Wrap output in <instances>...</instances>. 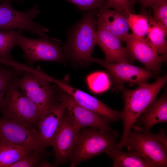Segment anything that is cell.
<instances>
[{"mask_svg": "<svg viewBox=\"0 0 167 167\" xmlns=\"http://www.w3.org/2000/svg\"><path fill=\"white\" fill-rule=\"evenodd\" d=\"M167 81V75L157 77L151 84L138 85L137 88L129 90L123 87L120 91L122 94L124 107L120 112V119L123 122V130L121 140L116 148L121 149L125 147L131 130L137 119L156 99Z\"/></svg>", "mask_w": 167, "mask_h": 167, "instance_id": "6da1fadb", "label": "cell"}, {"mask_svg": "<svg viewBox=\"0 0 167 167\" xmlns=\"http://www.w3.org/2000/svg\"><path fill=\"white\" fill-rule=\"evenodd\" d=\"M97 10L86 11L69 31L67 41L62 47L66 58L82 65L91 63L96 42Z\"/></svg>", "mask_w": 167, "mask_h": 167, "instance_id": "7a4b0ae2", "label": "cell"}, {"mask_svg": "<svg viewBox=\"0 0 167 167\" xmlns=\"http://www.w3.org/2000/svg\"><path fill=\"white\" fill-rule=\"evenodd\" d=\"M38 67L35 72L22 69L11 82L36 105L41 114L57 101V88Z\"/></svg>", "mask_w": 167, "mask_h": 167, "instance_id": "3957f363", "label": "cell"}, {"mask_svg": "<svg viewBox=\"0 0 167 167\" xmlns=\"http://www.w3.org/2000/svg\"><path fill=\"white\" fill-rule=\"evenodd\" d=\"M118 133L94 128H83L69 158L71 165L90 159L116 147Z\"/></svg>", "mask_w": 167, "mask_h": 167, "instance_id": "277c9868", "label": "cell"}, {"mask_svg": "<svg viewBox=\"0 0 167 167\" xmlns=\"http://www.w3.org/2000/svg\"><path fill=\"white\" fill-rule=\"evenodd\" d=\"M134 130L130 132L125 146L128 151L137 152L145 161L159 167H166L167 137L163 130L152 134Z\"/></svg>", "mask_w": 167, "mask_h": 167, "instance_id": "5b68a950", "label": "cell"}, {"mask_svg": "<svg viewBox=\"0 0 167 167\" xmlns=\"http://www.w3.org/2000/svg\"><path fill=\"white\" fill-rule=\"evenodd\" d=\"M6 118L26 126L38 123L41 114L34 103L11 81L0 106Z\"/></svg>", "mask_w": 167, "mask_h": 167, "instance_id": "8992f818", "label": "cell"}, {"mask_svg": "<svg viewBox=\"0 0 167 167\" xmlns=\"http://www.w3.org/2000/svg\"><path fill=\"white\" fill-rule=\"evenodd\" d=\"M38 4L25 12L15 10L10 1L0 3V30L28 31L43 38L50 39L47 34L49 29L35 22L34 19L40 12Z\"/></svg>", "mask_w": 167, "mask_h": 167, "instance_id": "52a82bcc", "label": "cell"}, {"mask_svg": "<svg viewBox=\"0 0 167 167\" xmlns=\"http://www.w3.org/2000/svg\"><path fill=\"white\" fill-rule=\"evenodd\" d=\"M61 42L54 38L32 39L22 34L17 45L23 50L27 63L31 65L40 61L63 62L66 58L60 46Z\"/></svg>", "mask_w": 167, "mask_h": 167, "instance_id": "ba28073f", "label": "cell"}, {"mask_svg": "<svg viewBox=\"0 0 167 167\" xmlns=\"http://www.w3.org/2000/svg\"><path fill=\"white\" fill-rule=\"evenodd\" d=\"M90 62L97 63L105 69L113 82V89L116 91H120L124 83H129L131 85L146 83L156 76L151 71L128 62H108L92 57Z\"/></svg>", "mask_w": 167, "mask_h": 167, "instance_id": "9c48e42d", "label": "cell"}, {"mask_svg": "<svg viewBox=\"0 0 167 167\" xmlns=\"http://www.w3.org/2000/svg\"><path fill=\"white\" fill-rule=\"evenodd\" d=\"M57 99L65 102L66 111L73 122L81 129L88 127L94 128L118 133L116 131L111 128L109 120L80 105L71 96L58 87Z\"/></svg>", "mask_w": 167, "mask_h": 167, "instance_id": "30bf717a", "label": "cell"}, {"mask_svg": "<svg viewBox=\"0 0 167 167\" xmlns=\"http://www.w3.org/2000/svg\"><path fill=\"white\" fill-rule=\"evenodd\" d=\"M81 129L73 122L66 110L52 144L55 157V166L69 160Z\"/></svg>", "mask_w": 167, "mask_h": 167, "instance_id": "8fae6325", "label": "cell"}, {"mask_svg": "<svg viewBox=\"0 0 167 167\" xmlns=\"http://www.w3.org/2000/svg\"><path fill=\"white\" fill-rule=\"evenodd\" d=\"M126 48L131 57L143 64L145 69L155 74L161 71L162 63L167 55H159L147 39L137 37L132 34H126L123 39Z\"/></svg>", "mask_w": 167, "mask_h": 167, "instance_id": "7c38bea8", "label": "cell"}, {"mask_svg": "<svg viewBox=\"0 0 167 167\" xmlns=\"http://www.w3.org/2000/svg\"><path fill=\"white\" fill-rule=\"evenodd\" d=\"M55 101L41 114L38 123V145L41 150L51 145L66 110V103Z\"/></svg>", "mask_w": 167, "mask_h": 167, "instance_id": "4fadbf2b", "label": "cell"}, {"mask_svg": "<svg viewBox=\"0 0 167 167\" xmlns=\"http://www.w3.org/2000/svg\"><path fill=\"white\" fill-rule=\"evenodd\" d=\"M0 119V139L22 146L33 151H43L38 145L39 132L11 119Z\"/></svg>", "mask_w": 167, "mask_h": 167, "instance_id": "5bb4252c", "label": "cell"}, {"mask_svg": "<svg viewBox=\"0 0 167 167\" xmlns=\"http://www.w3.org/2000/svg\"><path fill=\"white\" fill-rule=\"evenodd\" d=\"M96 44L101 49L108 62L131 63L134 59L122 45L121 41L112 33L97 26Z\"/></svg>", "mask_w": 167, "mask_h": 167, "instance_id": "9a60e30c", "label": "cell"}, {"mask_svg": "<svg viewBox=\"0 0 167 167\" xmlns=\"http://www.w3.org/2000/svg\"><path fill=\"white\" fill-rule=\"evenodd\" d=\"M167 121V96L166 92L155 99L137 119L132 128L135 130L150 132L155 124Z\"/></svg>", "mask_w": 167, "mask_h": 167, "instance_id": "2e32d148", "label": "cell"}, {"mask_svg": "<svg viewBox=\"0 0 167 167\" xmlns=\"http://www.w3.org/2000/svg\"><path fill=\"white\" fill-rule=\"evenodd\" d=\"M97 26L109 31L121 41L129 29L125 12L101 8L96 15Z\"/></svg>", "mask_w": 167, "mask_h": 167, "instance_id": "e0dca14e", "label": "cell"}, {"mask_svg": "<svg viewBox=\"0 0 167 167\" xmlns=\"http://www.w3.org/2000/svg\"><path fill=\"white\" fill-rule=\"evenodd\" d=\"M115 147L105 153L113 159V167H159L155 164L145 161L136 152L129 151L125 152Z\"/></svg>", "mask_w": 167, "mask_h": 167, "instance_id": "ac0fdd59", "label": "cell"}, {"mask_svg": "<svg viewBox=\"0 0 167 167\" xmlns=\"http://www.w3.org/2000/svg\"><path fill=\"white\" fill-rule=\"evenodd\" d=\"M47 79L55 83L62 90L71 96L80 105L90 110L98 107L99 101L88 94L71 86L66 81L57 79L48 75Z\"/></svg>", "mask_w": 167, "mask_h": 167, "instance_id": "d6986e66", "label": "cell"}, {"mask_svg": "<svg viewBox=\"0 0 167 167\" xmlns=\"http://www.w3.org/2000/svg\"><path fill=\"white\" fill-rule=\"evenodd\" d=\"M33 151L25 147L0 139V161L2 167H9Z\"/></svg>", "mask_w": 167, "mask_h": 167, "instance_id": "ffe728a7", "label": "cell"}, {"mask_svg": "<svg viewBox=\"0 0 167 167\" xmlns=\"http://www.w3.org/2000/svg\"><path fill=\"white\" fill-rule=\"evenodd\" d=\"M146 13L149 24L147 39L159 54L167 55V28L154 21L147 11Z\"/></svg>", "mask_w": 167, "mask_h": 167, "instance_id": "44dd1931", "label": "cell"}, {"mask_svg": "<svg viewBox=\"0 0 167 167\" xmlns=\"http://www.w3.org/2000/svg\"><path fill=\"white\" fill-rule=\"evenodd\" d=\"M23 31L17 30H0V60L13 59L10 53L17 45L19 38Z\"/></svg>", "mask_w": 167, "mask_h": 167, "instance_id": "7402d4cb", "label": "cell"}, {"mask_svg": "<svg viewBox=\"0 0 167 167\" xmlns=\"http://www.w3.org/2000/svg\"><path fill=\"white\" fill-rule=\"evenodd\" d=\"M146 11V10L141 11V14L140 15H136L129 11L125 12L132 34L137 37L144 38L148 34L149 24Z\"/></svg>", "mask_w": 167, "mask_h": 167, "instance_id": "603a6c76", "label": "cell"}, {"mask_svg": "<svg viewBox=\"0 0 167 167\" xmlns=\"http://www.w3.org/2000/svg\"><path fill=\"white\" fill-rule=\"evenodd\" d=\"M87 81L91 89L96 93L106 90L110 85L107 75L102 72H97L90 75L87 78Z\"/></svg>", "mask_w": 167, "mask_h": 167, "instance_id": "cb8c5ba5", "label": "cell"}, {"mask_svg": "<svg viewBox=\"0 0 167 167\" xmlns=\"http://www.w3.org/2000/svg\"><path fill=\"white\" fill-rule=\"evenodd\" d=\"M0 63V106L12 77L18 74L14 67Z\"/></svg>", "mask_w": 167, "mask_h": 167, "instance_id": "d4e9b609", "label": "cell"}, {"mask_svg": "<svg viewBox=\"0 0 167 167\" xmlns=\"http://www.w3.org/2000/svg\"><path fill=\"white\" fill-rule=\"evenodd\" d=\"M150 7L153 11L152 17L154 21L167 28V0H160Z\"/></svg>", "mask_w": 167, "mask_h": 167, "instance_id": "484cf974", "label": "cell"}, {"mask_svg": "<svg viewBox=\"0 0 167 167\" xmlns=\"http://www.w3.org/2000/svg\"><path fill=\"white\" fill-rule=\"evenodd\" d=\"M105 2L101 8H109L112 7L117 11L122 12L129 11L134 13L132 0H104Z\"/></svg>", "mask_w": 167, "mask_h": 167, "instance_id": "4316f807", "label": "cell"}, {"mask_svg": "<svg viewBox=\"0 0 167 167\" xmlns=\"http://www.w3.org/2000/svg\"><path fill=\"white\" fill-rule=\"evenodd\" d=\"M44 151H34L9 167H33L38 165L41 160L40 154Z\"/></svg>", "mask_w": 167, "mask_h": 167, "instance_id": "83f0119b", "label": "cell"}, {"mask_svg": "<svg viewBox=\"0 0 167 167\" xmlns=\"http://www.w3.org/2000/svg\"><path fill=\"white\" fill-rule=\"evenodd\" d=\"M75 5L80 10L87 11L102 8L105 5L104 0H66Z\"/></svg>", "mask_w": 167, "mask_h": 167, "instance_id": "f1b7e54d", "label": "cell"}, {"mask_svg": "<svg viewBox=\"0 0 167 167\" xmlns=\"http://www.w3.org/2000/svg\"><path fill=\"white\" fill-rule=\"evenodd\" d=\"M135 2H138L141 7V11H144L146 9L154 3L160 0H132Z\"/></svg>", "mask_w": 167, "mask_h": 167, "instance_id": "f546056e", "label": "cell"}, {"mask_svg": "<svg viewBox=\"0 0 167 167\" xmlns=\"http://www.w3.org/2000/svg\"><path fill=\"white\" fill-rule=\"evenodd\" d=\"M37 166L39 167H53L55 165H53L47 161L44 160L40 161Z\"/></svg>", "mask_w": 167, "mask_h": 167, "instance_id": "4dcf8cb0", "label": "cell"}, {"mask_svg": "<svg viewBox=\"0 0 167 167\" xmlns=\"http://www.w3.org/2000/svg\"><path fill=\"white\" fill-rule=\"evenodd\" d=\"M11 0H0V3L5 1H11Z\"/></svg>", "mask_w": 167, "mask_h": 167, "instance_id": "1f68e13d", "label": "cell"}, {"mask_svg": "<svg viewBox=\"0 0 167 167\" xmlns=\"http://www.w3.org/2000/svg\"><path fill=\"white\" fill-rule=\"evenodd\" d=\"M0 167H2V165H1V163L0 161Z\"/></svg>", "mask_w": 167, "mask_h": 167, "instance_id": "d6a6232c", "label": "cell"}]
</instances>
